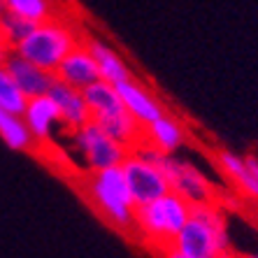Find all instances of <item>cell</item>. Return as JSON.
<instances>
[{
	"mask_svg": "<svg viewBox=\"0 0 258 258\" xmlns=\"http://www.w3.org/2000/svg\"><path fill=\"white\" fill-rule=\"evenodd\" d=\"M79 184H82L84 198L89 200L93 212L105 219V223L123 233H133L138 203L133 198L121 165L79 174Z\"/></svg>",
	"mask_w": 258,
	"mask_h": 258,
	"instance_id": "6da1fadb",
	"label": "cell"
},
{
	"mask_svg": "<svg viewBox=\"0 0 258 258\" xmlns=\"http://www.w3.org/2000/svg\"><path fill=\"white\" fill-rule=\"evenodd\" d=\"M172 246L188 258H216L219 253L230 251L228 223L216 200L193 205L186 226L177 233Z\"/></svg>",
	"mask_w": 258,
	"mask_h": 258,
	"instance_id": "7a4b0ae2",
	"label": "cell"
},
{
	"mask_svg": "<svg viewBox=\"0 0 258 258\" xmlns=\"http://www.w3.org/2000/svg\"><path fill=\"white\" fill-rule=\"evenodd\" d=\"M191 207L193 205L186 198H181L179 193L168 191L165 196L151 203L138 205L133 233H138L147 244L163 249V246L172 244L177 233L186 226Z\"/></svg>",
	"mask_w": 258,
	"mask_h": 258,
	"instance_id": "3957f363",
	"label": "cell"
},
{
	"mask_svg": "<svg viewBox=\"0 0 258 258\" xmlns=\"http://www.w3.org/2000/svg\"><path fill=\"white\" fill-rule=\"evenodd\" d=\"M79 42H82L79 30L68 19L51 17L44 19V21H37L33 30L26 35V40H21L12 51H17L19 56H24L30 63H35L44 70L56 72V68L66 58V54L77 47Z\"/></svg>",
	"mask_w": 258,
	"mask_h": 258,
	"instance_id": "277c9868",
	"label": "cell"
},
{
	"mask_svg": "<svg viewBox=\"0 0 258 258\" xmlns=\"http://www.w3.org/2000/svg\"><path fill=\"white\" fill-rule=\"evenodd\" d=\"M138 147L163 170V174L170 181V191L179 193L181 198H186L191 205L214 203L216 200V188L212 179L193 161L181 158L177 154H163V151L154 149L144 142H140Z\"/></svg>",
	"mask_w": 258,
	"mask_h": 258,
	"instance_id": "5b68a950",
	"label": "cell"
},
{
	"mask_svg": "<svg viewBox=\"0 0 258 258\" xmlns=\"http://www.w3.org/2000/svg\"><path fill=\"white\" fill-rule=\"evenodd\" d=\"M68 140H70V147L75 151V158L79 161L77 165L82 174L121 165L131 151L128 147L116 142L114 138H109L93 119L75 131H68Z\"/></svg>",
	"mask_w": 258,
	"mask_h": 258,
	"instance_id": "8992f818",
	"label": "cell"
},
{
	"mask_svg": "<svg viewBox=\"0 0 258 258\" xmlns=\"http://www.w3.org/2000/svg\"><path fill=\"white\" fill-rule=\"evenodd\" d=\"M121 168H123L128 186H131V193L138 205H147L170 191L168 177L163 174V170L140 147H133L128 151V156L123 158Z\"/></svg>",
	"mask_w": 258,
	"mask_h": 258,
	"instance_id": "52a82bcc",
	"label": "cell"
},
{
	"mask_svg": "<svg viewBox=\"0 0 258 258\" xmlns=\"http://www.w3.org/2000/svg\"><path fill=\"white\" fill-rule=\"evenodd\" d=\"M116 89H119V96H121V102H123L126 112L138 121L142 128L149 126L151 121H156L161 114L168 112L165 105L161 102V98L151 89H147L142 82H138L135 77L116 84Z\"/></svg>",
	"mask_w": 258,
	"mask_h": 258,
	"instance_id": "ba28073f",
	"label": "cell"
},
{
	"mask_svg": "<svg viewBox=\"0 0 258 258\" xmlns=\"http://www.w3.org/2000/svg\"><path fill=\"white\" fill-rule=\"evenodd\" d=\"M21 116H24L30 135L35 138V144L54 142L56 135H58V131L63 128L58 107H56V102L51 100L47 93H44V96L28 98L26 109H24V114Z\"/></svg>",
	"mask_w": 258,
	"mask_h": 258,
	"instance_id": "9c48e42d",
	"label": "cell"
},
{
	"mask_svg": "<svg viewBox=\"0 0 258 258\" xmlns=\"http://www.w3.org/2000/svg\"><path fill=\"white\" fill-rule=\"evenodd\" d=\"M47 96L56 102L58 114H60V123H63V131L66 133L84 126V123H89L93 119L82 89H75V86L66 84L60 79H54V84L47 91Z\"/></svg>",
	"mask_w": 258,
	"mask_h": 258,
	"instance_id": "30bf717a",
	"label": "cell"
},
{
	"mask_svg": "<svg viewBox=\"0 0 258 258\" xmlns=\"http://www.w3.org/2000/svg\"><path fill=\"white\" fill-rule=\"evenodd\" d=\"M54 75H56V79H60V82H66V84L75 86V89H82V91L100 79V70L96 66V58H93V54H91L89 47L84 44V40L75 49L68 51L66 58L58 63Z\"/></svg>",
	"mask_w": 258,
	"mask_h": 258,
	"instance_id": "8fae6325",
	"label": "cell"
},
{
	"mask_svg": "<svg viewBox=\"0 0 258 258\" xmlns=\"http://www.w3.org/2000/svg\"><path fill=\"white\" fill-rule=\"evenodd\" d=\"M142 142L163 154H177L188 142V131L177 116L165 112L156 121H151L149 126H144Z\"/></svg>",
	"mask_w": 258,
	"mask_h": 258,
	"instance_id": "7c38bea8",
	"label": "cell"
},
{
	"mask_svg": "<svg viewBox=\"0 0 258 258\" xmlns=\"http://www.w3.org/2000/svg\"><path fill=\"white\" fill-rule=\"evenodd\" d=\"M5 68L10 70V75L14 77L19 89L24 91L26 98L44 96L56 79L54 72H49V70H44V68L35 66V63H30L28 58L19 56L17 51H10V56L5 58Z\"/></svg>",
	"mask_w": 258,
	"mask_h": 258,
	"instance_id": "4fadbf2b",
	"label": "cell"
},
{
	"mask_svg": "<svg viewBox=\"0 0 258 258\" xmlns=\"http://www.w3.org/2000/svg\"><path fill=\"white\" fill-rule=\"evenodd\" d=\"M216 165L221 170V174L242 193L244 198L258 200V179L253 174V168L249 163V156H240L230 149H219L216 151Z\"/></svg>",
	"mask_w": 258,
	"mask_h": 258,
	"instance_id": "5bb4252c",
	"label": "cell"
},
{
	"mask_svg": "<svg viewBox=\"0 0 258 258\" xmlns=\"http://www.w3.org/2000/svg\"><path fill=\"white\" fill-rule=\"evenodd\" d=\"M84 44L89 47L93 58H96V66L100 70V79L109 82V84H121V82L133 77V70L123 60V56L109 42L100 40V37H86Z\"/></svg>",
	"mask_w": 258,
	"mask_h": 258,
	"instance_id": "9a60e30c",
	"label": "cell"
},
{
	"mask_svg": "<svg viewBox=\"0 0 258 258\" xmlns=\"http://www.w3.org/2000/svg\"><path fill=\"white\" fill-rule=\"evenodd\" d=\"M102 131L107 133L109 138H114L116 142H121L123 147L133 149L142 142V131L144 128L140 126L138 121L133 119L131 114L126 112V107L114 112V114H107V116H100V119H93Z\"/></svg>",
	"mask_w": 258,
	"mask_h": 258,
	"instance_id": "2e32d148",
	"label": "cell"
},
{
	"mask_svg": "<svg viewBox=\"0 0 258 258\" xmlns=\"http://www.w3.org/2000/svg\"><path fill=\"white\" fill-rule=\"evenodd\" d=\"M84 98H86V105H89L93 119H100V116L114 114V112L123 109V102H121L116 84H109L105 79H98L91 86H86Z\"/></svg>",
	"mask_w": 258,
	"mask_h": 258,
	"instance_id": "e0dca14e",
	"label": "cell"
},
{
	"mask_svg": "<svg viewBox=\"0 0 258 258\" xmlns=\"http://www.w3.org/2000/svg\"><path fill=\"white\" fill-rule=\"evenodd\" d=\"M0 140L12 151H30L35 147V138L30 135L24 116L3 107H0Z\"/></svg>",
	"mask_w": 258,
	"mask_h": 258,
	"instance_id": "ac0fdd59",
	"label": "cell"
},
{
	"mask_svg": "<svg viewBox=\"0 0 258 258\" xmlns=\"http://www.w3.org/2000/svg\"><path fill=\"white\" fill-rule=\"evenodd\" d=\"M5 10L19 17H26L30 21H44V19L56 17V3L54 0H3Z\"/></svg>",
	"mask_w": 258,
	"mask_h": 258,
	"instance_id": "d6986e66",
	"label": "cell"
},
{
	"mask_svg": "<svg viewBox=\"0 0 258 258\" xmlns=\"http://www.w3.org/2000/svg\"><path fill=\"white\" fill-rule=\"evenodd\" d=\"M26 102H28V98L24 96V91L19 89L5 63H0V107L7 112H14V114H24Z\"/></svg>",
	"mask_w": 258,
	"mask_h": 258,
	"instance_id": "ffe728a7",
	"label": "cell"
},
{
	"mask_svg": "<svg viewBox=\"0 0 258 258\" xmlns=\"http://www.w3.org/2000/svg\"><path fill=\"white\" fill-rule=\"evenodd\" d=\"M35 21H30L26 17H19V14H12V12H3L0 14V30H3V37H5V44L10 49H14L21 40H26L30 30H33Z\"/></svg>",
	"mask_w": 258,
	"mask_h": 258,
	"instance_id": "44dd1931",
	"label": "cell"
},
{
	"mask_svg": "<svg viewBox=\"0 0 258 258\" xmlns=\"http://www.w3.org/2000/svg\"><path fill=\"white\" fill-rule=\"evenodd\" d=\"M158 256H161V258H188L186 253H181L179 249H174L172 244H168V246H163V249H158Z\"/></svg>",
	"mask_w": 258,
	"mask_h": 258,
	"instance_id": "7402d4cb",
	"label": "cell"
},
{
	"mask_svg": "<svg viewBox=\"0 0 258 258\" xmlns=\"http://www.w3.org/2000/svg\"><path fill=\"white\" fill-rule=\"evenodd\" d=\"M249 163H251L253 174H256V179H258V158H256V156H249Z\"/></svg>",
	"mask_w": 258,
	"mask_h": 258,
	"instance_id": "603a6c76",
	"label": "cell"
},
{
	"mask_svg": "<svg viewBox=\"0 0 258 258\" xmlns=\"http://www.w3.org/2000/svg\"><path fill=\"white\" fill-rule=\"evenodd\" d=\"M216 258H235V256H233V253H230V251H223V253H219V256H216Z\"/></svg>",
	"mask_w": 258,
	"mask_h": 258,
	"instance_id": "cb8c5ba5",
	"label": "cell"
},
{
	"mask_svg": "<svg viewBox=\"0 0 258 258\" xmlns=\"http://www.w3.org/2000/svg\"><path fill=\"white\" fill-rule=\"evenodd\" d=\"M0 47H7V44H5V37H3V30H0Z\"/></svg>",
	"mask_w": 258,
	"mask_h": 258,
	"instance_id": "d4e9b609",
	"label": "cell"
},
{
	"mask_svg": "<svg viewBox=\"0 0 258 258\" xmlns=\"http://www.w3.org/2000/svg\"><path fill=\"white\" fill-rule=\"evenodd\" d=\"M5 12V3H3V0H0V14Z\"/></svg>",
	"mask_w": 258,
	"mask_h": 258,
	"instance_id": "484cf974",
	"label": "cell"
},
{
	"mask_svg": "<svg viewBox=\"0 0 258 258\" xmlns=\"http://www.w3.org/2000/svg\"><path fill=\"white\" fill-rule=\"evenodd\" d=\"M246 258H258V253H249V256H246Z\"/></svg>",
	"mask_w": 258,
	"mask_h": 258,
	"instance_id": "4316f807",
	"label": "cell"
}]
</instances>
